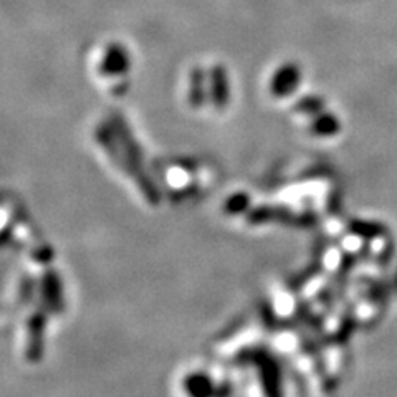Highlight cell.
<instances>
[{
  "mask_svg": "<svg viewBox=\"0 0 397 397\" xmlns=\"http://www.w3.org/2000/svg\"><path fill=\"white\" fill-rule=\"evenodd\" d=\"M300 81L298 68L295 65H285L283 68H280L274 76L271 81V92L275 97H286L296 88Z\"/></svg>",
  "mask_w": 397,
  "mask_h": 397,
  "instance_id": "cell-1",
  "label": "cell"
},
{
  "mask_svg": "<svg viewBox=\"0 0 397 397\" xmlns=\"http://www.w3.org/2000/svg\"><path fill=\"white\" fill-rule=\"evenodd\" d=\"M43 298L54 312H60L63 305V293H61V283L55 271H49L43 276Z\"/></svg>",
  "mask_w": 397,
  "mask_h": 397,
  "instance_id": "cell-2",
  "label": "cell"
},
{
  "mask_svg": "<svg viewBox=\"0 0 397 397\" xmlns=\"http://www.w3.org/2000/svg\"><path fill=\"white\" fill-rule=\"evenodd\" d=\"M184 389L190 397H215V392H217V387L214 386L210 377L202 372H195L185 377Z\"/></svg>",
  "mask_w": 397,
  "mask_h": 397,
  "instance_id": "cell-3",
  "label": "cell"
},
{
  "mask_svg": "<svg viewBox=\"0 0 397 397\" xmlns=\"http://www.w3.org/2000/svg\"><path fill=\"white\" fill-rule=\"evenodd\" d=\"M43 328H45V318L42 314H33L30 323H28V356L30 360H38V355H42V341H43Z\"/></svg>",
  "mask_w": 397,
  "mask_h": 397,
  "instance_id": "cell-4",
  "label": "cell"
},
{
  "mask_svg": "<svg viewBox=\"0 0 397 397\" xmlns=\"http://www.w3.org/2000/svg\"><path fill=\"white\" fill-rule=\"evenodd\" d=\"M338 128H339V124L336 121V118L329 116V114L317 119V121H314V126H313L314 133L319 136H331L338 131Z\"/></svg>",
  "mask_w": 397,
  "mask_h": 397,
  "instance_id": "cell-5",
  "label": "cell"
},
{
  "mask_svg": "<svg viewBox=\"0 0 397 397\" xmlns=\"http://www.w3.org/2000/svg\"><path fill=\"white\" fill-rule=\"evenodd\" d=\"M247 207H248V197L245 194H233L226 204V210L228 214H240Z\"/></svg>",
  "mask_w": 397,
  "mask_h": 397,
  "instance_id": "cell-6",
  "label": "cell"
}]
</instances>
